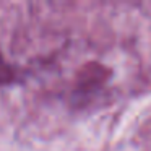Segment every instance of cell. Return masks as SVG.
Here are the masks:
<instances>
[{
	"mask_svg": "<svg viewBox=\"0 0 151 151\" xmlns=\"http://www.w3.org/2000/svg\"><path fill=\"white\" fill-rule=\"evenodd\" d=\"M12 70H10V67L5 63V60L2 59V55H0V81H7V80H10L12 78Z\"/></svg>",
	"mask_w": 151,
	"mask_h": 151,
	"instance_id": "obj_1",
	"label": "cell"
}]
</instances>
